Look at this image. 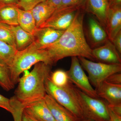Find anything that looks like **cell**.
Here are the masks:
<instances>
[{"label": "cell", "instance_id": "cell-5", "mask_svg": "<svg viewBox=\"0 0 121 121\" xmlns=\"http://www.w3.org/2000/svg\"><path fill=\"white\" fill-rule=\"evenodd\" d=\"M71 82L67 86L60 87L52 83L49 77L45 79V87L46 92L58 103L69 111L78 119L83 120L82 111L77 100L71 89Z\"/></svg>", "mask_w": 121, "mask_h": 121}, {"label": "cell", "instance_id": "cell-11", "mask_svg": "<svg viewBox=\"0 0 121 121\" xmlns=\"http://www.w3.org/2000/svg\"><path fill=\"white\" fill-rule=\"evenodd\" d=\"M95 90L98 96L106 101L109 105L121 104V84H111L104 81Z\"/></svg>", "mask_w": 121, "mask_h": 121}, {"label": "cell", "instance_id": "cell-1", "mask_svg": "<svg viewBox=\"0 0 121 121\" xmlns=\"http://www.w3.org/2000/svg\"><path fill=\"white\" fill-rule=\"evenodd\" d=\"M82 10H78L72 23L59 39L45 49L48 52L52 65L69 56H80L95 60L92 54V49L85 38L83 28L84 13Z\"/></svg>", "mask_w": 121, "mask_h": 121}, {"label": "cell", "instance_id": "cell-13", "mask_svg": "<svg viewBox=\"0 0 121 121\" xmlns=\"http://www.w3.org/2000/svg\"><path fill=\"white\" fill-rule=\"evenodd\" d=\"M87 34L91 43L95 48L103 45L109 40L105 29L92 17L88 19Z\"/></svg>", "mask_w": 121, "mask_h": 121}, {"label": "cell", "instance_id": "cell-19", "mask_svg": "<svg viewBox=\"0 0 121 121\" xmlns=\"http://www.w3.org/2000/svg\"><path fill=\"white\" fill-rule=\"evenodd\" d=\"M17 11L18 25L25 31L33 35L37 27L31 10L25 11L18 8Z\"/></svg>", "mask_w": 121, "mask_h": 121}, {"label": "cell", "instance_id": "cell-7", "mask_svg": "<svg viewBox=\"0 0 121 121\" xmlns=\"http://www.w3.org/2000/svg\"><path fill=\"white\" fill-rule=\"evenodd\" d=\"M67 72L69 80L75 84L77 88L90 97L99 98L95 89L93 88L91 84L88 76L84 72L78 57H71L70 67Z\"/></svg>", "mask_w": 121, "mask_h": 121}, {"label": "cell", "instance_id": "cell-32", "mask_svg": "<svg viewBox=\"0 0 121 121\" xmlns=\"http://www.w3.org/2000/svg\"><path fill=\"white\" fill-rule=\"evenodd\" d=\"M109 121H121V116L117 114L108 107Z\"/></svg>", "mask_w": 121, "mask_h": 121}, {"label": "cell", "instance_id": "cell-26", "mask_svg": "<svg viewBox=\"0 0 121 121\" xmlns=\"http://www.w3.org/2000/svg\"><path fill=\"white\" fill-rule=\"evenodd\" d=\"M86 0H61L55 11L63 9L77 8L84 9Z\"/></svg>", "mask_w": 121, "mask_h": 121}, {"label": "cell", "instance_id": "cell-35", "mask_svg": "<svg viewBox=\"0 0 121 121\" xmlns=\"http://www.w3.org/2000/svg\"><path fill=\"white\" fill-rule=\"evenodd\" d=\"M22 121H38L31 117L24 111L22 117Z\"/></svg>", "mask_w": 121, "mask_h": 121}, {"label": "cell", "instance_id": "cell-22", "mask_svg": "<svg viewBox=\"0 0 121 121\" xmlns=\"http://www.w3.org/2000/svg\"><path fill=\"white\" fill-rule=\"evenodd\" d=\"M0 40L16 48L15 35L11 26L0 23Z\"/></svg>", "mask_w": 121, "mask_h": 121}, {"label": "cell", "instance_id": "cell-6", "mask_svg": "<svg viewBox=\"0 0 121 121\" xmlns=\"http://www.w3.org/2000/svg\"><path fill=\"white\" fill-rule=\"evenodd\" d=\"M82 67L87 72L91 84L97 88L112 74L121 72V64L95 62L83 57H78Z\"/></svg>", "mask_w": 121, "mask_h": 121}, {"label": "cell", "instance_id": "cell-24", "mask_svg": "<svg viewBox=\"0 0 121 121\" xmlns=\"http://www.w3.org/2000/svg\"><path fill=\"white\" fill-rule=\"evenodd\" d=\"M49 78L53 84L60 87L66 86L70 81L67 71L62 69L51 72Z\"/></svg>", "mask_w": 121, "mask_h": 121}, {"label": "cell", "instance_id": "cell-27", "mask_svg": "<svg viewBox=\"0 0 121 121\" xmlns=\"http://www.w3.org/2000/svg\"><path fill=\"white\" fill-rule=\"evenodd\" d=\"M45 0H20L19 8H22L25 11H30L40 2Z\"/></svg>", "mask_w": 121, "mask_h": 121}, {"label": "cell", "instance_id": "cell-28", "mask_svg": "<svg viewBox=\"0 0 121 121\" xmlns=\"http://www.w3.org/2000/svg\"><path fill=\"white\" fill-rule=\"evenodd\" d=\"M105 81L111 84H121V72L111 75L106 79Z\"/></svg>", "mask_w": 121, "mask_h": 121}, {"label": "cell", "instance_id": "cell-8", "mask_svg": "<svg viewBox=\"0 0 121 121\" xmlns=\"http://www.w3.org/2000/svg\"><path fill=\"white\" fill-rule=\"evenodd\" d=\"M79 9H65L55 11L52 15L39 28L48 27L56 30L65 31L72 23Z\"/></svg>", "mask_w": 121, "mask_h": 121}, {"label": "cell", "instance_id": "cell-38", "mask_svg": "<svg viewBox=\"0 0 121 121\" xmlns=\"http://www.w3.org/2000/svg\"><path fill=\"white\" fill-rule=\"evenodd\" d=\"M108 1H109H109H110V0H108Z\"/></svg>", "mask_w": 121, "mask_h": 121}, {"label": "cell", "instance_id": "cell-4", "mask_svg": "<svg viewBox=\"0 0 121 121\" xmlns=\"http://www.w3.org/2000/svg\"><path fill=\"white\" fill-rule=\"evenodd\" d=\"M72 91L80 107L83 120L109 121L108 104L99 98L90 97L71 83Z\"/></svg>", "mask_w": 121, "mask_h": 121}, {"label": "cell", "instance_id": "cell-23", "mask_svg": "<svg viewBox=\"0 0 121 121\" xmlns=\"http://www.w3.org/2000/svg\"><path fill=\"white\" fill-rule=\"evenodd\" d=\"M0 86L7 91L14 88L10 78L9 69L8 67L0 63Z\"/></svg>", "mask_w": 121, "mask_h": 121}, {"label": "cell", "instance_id": "cell-20", "mask_svg": "<svg viewBox=\"0 0 121 121\" xmlns=\"http://www.w3.org/2000/svg\"><path fill=\"white\" fill-rule=\"evenodd\" d=\"M18 8L19 7L13 5L0 7V23L10 26L18 25Z\"/></svg>", "mask_w": 121, "mask_h": 121}, {"label": "cell", "instance_id": "cell-33", "mask_svg": "<svg viewBox=\"0 0 121 121\" xmlns=\"http://www.w3.org/2000/svg\"><path fill=\"white\" fill-rule=\"evenodd\" d=\"M108 107L117 114L121 116V104L118 105H109Z\"/></svg>", "mask_w": 121, "mask_h": 121}, {"label": "cell", "instance_id": "cell-36", "mask_svg": "<svg viewBox=\"0 0 121 121\" xmlns=\"http://www.w3.org/2000/svg\"><path fill=\"white\" fill-rule=\"evenodd\" d=\"M46 0L50 3L56 9V7H58L60 4L61 0Z\"/></svg>", "mask_w": 121, "mask_h": 121}, {"label": "cell", "instance_id": "cell-25", "mask_svg": "<svg viewBox=\"0 0 121 121\" xmlns=\"http://www.w3.org/2000/svg\"><path fill=\"white\" fill-rule=\"evenodd\" d=\"M10 105L12 109L11 114L14 121H22V117L25 105L18 101L15 96L9 99Z\"/></svg>", "mask_w": 121, "mask_h": 121}, {"label": "cell", "instance_id": "cell-37", "mask_svg": "<svg viewBox=\"0 0 121 121\" xmlns=\"http://www.w3.org/2000/svg\"><path fill=\"white\" fill-rule=\"evenodd\" d=\"M84 121V120H83V121Z\"/></svg>", "mask_w": 121, "mask_h": 121}, {"label": "cell", "instance_id": "cell-34", "mask_svg": "<svg viewBox=\"0 0 121 121\" xmlns=\"http://www.w3.org/2000/svg\"><path fill=\"white\" fill-rule=\"evenodd\" d=\"M109 3L110 8L115 6H121V0H110Z\"/></svg>", "mask_w": 121, "mask_h": 121}, {"label": "cell", "instance_id": "cell-12", "mask_svg": "<svg viewBox=\"0 0 121 121\" xmlns=\"http://www.w3.org/2000/svg\"><path fill=\"white\" fill-rule=\"evenodd\" d=\"M23 111L38 121H56L44 99L25 106Z\"/></svg>", "mask_w": 121, "mask_h": 121}, {"label": "cell", "instance_id": "cell-3", "mask_svg": "<svg viewBox=\"0 0 121 121\" xmlns=\"http://www.w3.org/2000/svg\"><path fill=\"white\" fill-rule=\"evenodd\" d=\"M43 62L52 66V63L47 51L39 49L34 42L22 51H17L12 64L9 68L10 78L14 85L18 83L20 76L33 65Z\"/></svg>", "mask_w": 121, "mask_h": 121}, {"label": "cell", "instance_id": "cell-18", "mask_svg": "<svg viewBox=\"0 0 121 121\" xmlns=\"http://www.w3.org/2000/svg\"><path fill=\"white\" fill-rule=\"evenodd\" d=\"M11 27L15 35L16 48L17 51L25 49L34 42V35L25 31L19 25Z\"/></svg>", "mask_w": 121, "mask_h": 121}, {"label": "cell", "instance_id": "cell-2", "mask_svg": "<svg viewBox=\"0 0 121 121\" xmlns=\"http://www.w3.org/2000/svg\"><path fill=\"white\" fill-rule=\"evenodd\" d=\"M51 65L43 62L35 64L31 72L25 73L15 91L17 99L25 106L44 99L47 94L45 79L51 72Z\"/></svg>", "mask_w": 121, "mask_h": 121}, {"label": "cell", "instance_id": "cell-10", "mask_svg": "<svg viewBox=\"0 0 121 121\" xmlns=\"http://www.w3.org/2000/svg\"><path fill=\"white\" fill-rule=\"evenodd\" d=\"M64 31L48 27L37 28L33 34L34 43L39 49L44 50L56 43Z\"/></svg>", "mask_w": 121, "mask_h": 121}, {"label": "cell", "instance_id": "cell-9", "mask_svg": "<svg viewBox=\"0 0 121 121\" xmlns=\"http://www.w3.org/2000/svg\"><path fill=\"white\" fill-rule=\"evenodd\" d=\"M92 54L95 60L100 62L121 64V54L109 40L103 45L92 49Z\"/></svg>", "mask_w": 121, "mask_h": 121}, {"label": "cell", "instance_id": "cell-14", "mask_svg": "<svg viewBox=\"0 0 121 121\" xmlns=\"http://www.w3.org/2000/svg\"><path fill=\"white\" fill-rule=\"evenodd\" d=\"M85 9L87 12L94 15L105 29L110 9L108 0H86Z\"/></svg>", "mask_w": 121, "mask_h": 121}, {"label": "cell", "instance_id": "cell-29", "mask_svg": "<svg viewBox=\"0 0 121 121\" xmlns=\"http://www.w3.org/2000/svg\"><path fill=\"white\" fill-rule=\"evenodd\" d=\"M0 107L4 109L9 112H12V109L11 108L9 99L5 97L0 94Z\"/></svg>", "mask_w": 121, "mask_h": 121}, {"label": "cell", "instance_id": "cell-21", "mask_svg": "<svg viewBox=\"0 0 121 121\" xmlns=\"http://www.w3.org/2000/svg\"><path fill=\"white\" fill-rule=\"evenodd\" d=\"M17 51L15 47L0 40V63L9 68Z\"/></svg>", "mask_w": 121, "mask_h": 121}, {"label": "cell", "instance_id": "cell-17", "mask_svg": "<svg viewBox=\"0 0 121 121\" xmlns=\"http://www.w3.org/2000/svg\"><path fill=\"white\" fill-rule=\"evenodd\" d=\"M55 9L45 0L39 3L31 10L37 28H39L52 15Z\"/></svg>", "mask_w": 121, "mask_h": 121}, {"label": "cell", "instance_id": "cell-31", "mask_svg": "<svg viewBox=\"0 0 121 121\" xmlns=\"http://www.w3.org/2000/svg\"><path fill=\"white\" fill-rule=\"evenodd\" d=\"M19 0H0V7L7 5H13L19 7Z\"/></svg>", "mask_w": 121, "mask_h": 121}, {"label": "cell", "instance_id": "cell-15", "mask_svg": "<svg viewBox=\"0 0 121 121\" xmlns=\"http://www.w3.org/2000/svg\"><path fill=\"white\" fill-rule=\"evenodd\" d=\"M56 121H81L47 94L44 98Z\"/></svg>", "mask_w": 121, "mask_h": 121}, {"label": "cell", "instance_id": "cell-30", "mask_svg": "<svg viewBox=\"0 0 121 121\" xmlns=\"http://www.w3.org/2000/svg\"><path fill=\"white\" fill-rule=\"evenodd\" d=\"M117 51L121 54V31H120L111 41Z\"/></svg>", "mask_w": 121, "mask_h": 121}, {"label": "cell", "instance_id": "cell-16", "mask_svg": "<svg viewBox=\"0 0 121 121\" xmlns=\"http://www.w3.org/2000/svg\"><path fill=\"white\" fill-rule=\"evenodd\" d=\"M105 29L108 39L111 41L121 31V6L110 8Z\"/></svg>", "mask_w": 121, "mask_h": 121}]
</instances>
